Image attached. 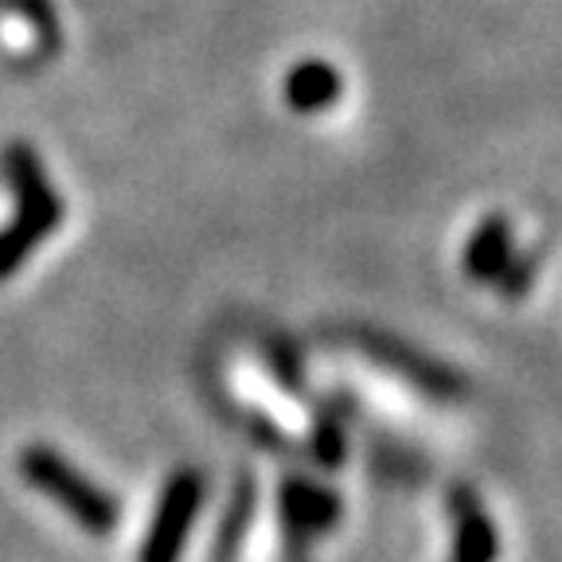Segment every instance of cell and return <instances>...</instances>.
I'll return each instance as SVG.
<instances>
[{
    "label": "cell",
    "instance_id": "cell-5",
    "mask_svg": "<svg viewBox=\"0 0 562 562\" xmlns=\"http://www.w3.org/2000/svg\"><path fill=\"white\" fill-rule=\"evenodd\" d=\"M278 508L281 519L290 527L293 539H316L328 536L344 516V501L333 488L316 481H305V476H285L278 488Z\"/></svg>",
    "mask_w": 562,
    "mask_h": 562
},
{
    "label": "cell",
    "instance_id": "cell-9",
    "mask_svg": "<svg viewBox=\"0 0 562 562\" xmlns=\"http://www.w3.org/2000/svg\"><path fill=\"white\" fill-rule=\"evenodd\" d=\"M0 9L20 16L27 27H32L40 47H44V55H55L63 47V20H59V12H55L52 0H0Z\"/></svg>",
    "mask_w": 562,
    "mask_h": 562
},
{
    "label": "cell",
    "instance_id": "cell-6",
    "mask_svg": "<svg viewBox=\"0 0 562 562\" xmlns=\"http://www.w3.org/2000/svg\"><path fill=\"white\" fill-rule=\"evenodd\" d=\"M449 516H453V551H449V562L501 559V527L488 516L476 488H469V484L449 488Z\"/></svg>",
    "mask_w": 562,
    "mask_h": 562
},
{
    "label": "cell",
    "instance_id": "cell-11",
    "mask_svg": "<svg viewBox=\"0 0 562 562\" xmlns=\"http://www.w3.org/2000/svg\"><path fill=\"white\" fill-rule=\"evenodd\" d=\"M531 273H536V262H531V258L512 255V262L504 266V273L496 278V285H501L504 297H524L527 285H531Z\"/></svg>",
    "mask_w": 562,
    "mask_h": 562
},
{
    "label": "cell",
    "instance_id": "cell-7",
    "mask_svg": "<svg viewBox=\"0 0 562 562\" xmlns=\"http://www.w3.org/2000/svg\"><path fill=\"white\" fill-rule=\"evenodd\" d=\"M512 223L508 215H488L481 227L473 231V238L465 243L461 255V270L481 285H496V278L504 273V266L512 262Z\"/></svg>",
    "mask_w": 562,
    "mask_h": 562
},
{
    "label": "cell",
    "instance_id": "cell-1",
    "mask_svg": "<svg viewBox=\"0 0 562 562\" xmlns=\"http://www.w3.org/2000/svg\"><path fill=\"white\" fill-rule=\"evenodd\" d=\"M0 168H4L12 195H16V220L0 231V281H4L63 223V200L55 195L52 180H47L40 153L32 145H24V140H12L4 157H0Z\"/></svg>",
    "mask_w": 562,
    "mask_h": 562
},
{
    "label": "cell",
    "instance_id": "cell-3",
    "mask_svg": "<svg viewBox=\"0 0 562 562\" xmlns=\"http://www.w3.org/2000/svg\"><path fill=\"white\" fill-rule=\"evenodd\" d=\"M356 340V348L368 356V360H375L379 368L395 371L398 379H406V383L414 386V391H422V395L430 398H461L469 391L465 375L461 371H453L449 363L434 360V356H426L422 348H414V344L398 340V336H386V333H356L351 336Z\"/></svg>",
    "mask_w": 562,
    "mask_h": 562
},
{
    "label": "cell",
    "instance_id": "cell-12",
    "mask_svg": "<svg viewBox=\"0 0 562 562\" xmlns=\"http://www.w3.org/2000/svg\"><path fill=\"white\" fill-rule=\"evenodd\" d=\"M270 363H273V375L281 379V383L290 386V391H297L301 386V371H297V363H293V356H290V348H281V344H270Z\"/></svg>",
    "mask_w": 562,
    "mask_h": 562
},
{
    "label": "cell",
    "instance_id": "cell-8",
    "mask_svg": "<svg viewBox=\"0 0 562 562\" xmlns=\"http://www.w3.org/2000/svg\"><path fill=\"white\" fill-rule=\"evenodd\" d=\"M340 70L325 59H305L285 75V102L297 114H321V110L340 102Z\"/></svg>",
    "mask_w": 562,
    "mask_h": 562
},
{
    "label": "cell",
    "instance_id": "cell-10",
    "mask_svg": "<svg viewBox=\"0 0 562 562\" xmlns=\"http://www.w3.org/2000/svg\"><path fill=\"white\" fill-rule=\"evenodd\" d=\"M313 457L316 465L325 469H336L348 457V438H344V422H336L333 414H325V418L316 422L313 430Z\"/></svg>",
    "mask_w": 562,
    "mask_h": 562
},
{
    "label": "cell",
    "instance_id": "cell-4",
    "mask_svg": "<svg viewBox=\"0 0 562 562\" xmlns=\"http://www.w3.org/2000/svg\"><path fill=\"white\" fill-rule=\"evenodd\" d=\"M203 504V476L195 469H180L165 484L157 504V516L149 524V536L140 543V562H180Z\"/></svg>",
    "mask_w": 562,
    "mask_h": 562
},
{
    "label": "cell",
    "instance_id": "cell-2",
    "mask_svg": "<svg viewBox=\"0 0 562 562\" xmlns=\"http://www.w3.org/2000/svg\"><path fill=\"white\" fill-rule=\"evenodd\" d=\"M20 476L44 496H52L63 512L79 527H87L90 536H110L117 527V501L105 488L70 465L67 457L55 453L47 446H27L20 453Z\"/></svg>",
    "mask_w": 562,
    "mask_h": 562
}]
</instances>
